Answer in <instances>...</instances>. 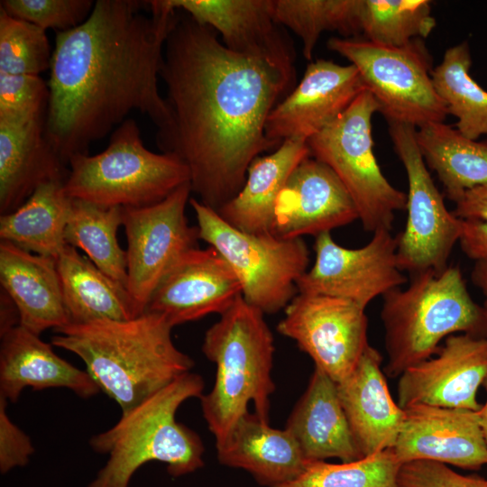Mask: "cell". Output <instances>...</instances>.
Returning <instances> with one entry per match:
<instances>
[{
	"label": "cell",
	"mask_w": 487,
	"mask_h": 487,
	"mask_svg": "<svg viewBox=\"0 0 487 487\" xmlns=\"http://www.w3.org/2000/svg\"><path fill=\"white\" fill-rule=\"evenodd\" d=\"M161 78L171 126L157 143L187 165L191 191L217 211L239 193L252 161L277 148L265 124L295 68L234 53L186 14L166 40Z\"/></svg>",
	"instance_id": "obj_1"
},
{
	"label": "cell",
	"mask_w": 487,
	"mask_h": 487,
	"mask_svg": "<svg viewBox=\"0 0 487 487\" xmlns=\"http://www.w3.org/2000/svg\"><path fill=\"white\" fill-rule=\"evenodd\" d=\"M97 0L87 19L57 32L52 51L45 133L68 164L77 153L112 133L133 111L158 127L156 140L171 126L158 78L166 40L178 21L162 0Z\"/></svg>",
	"instance_id": "obj_2"
},
{
	"label": "cell",
	"mask_w": 487,
	"mask_h": 487,
	"mask_svg": "<svg viewBox=\"0 0 487 487\" xmlns=\"http://www.w3.org/2000/svg\"><path fill=\"white\" fill-rule=\"evenodd\" d=\"M172 328L161 315L144 311L129 320L56 328L51 345L77 354L124 413L193 368L192 358L174 345Z\"/></svg>",
	"instance_id": "obj_3"
},
{
	"label": "cell",
	"mask_w": 487,
	"mask_h": 487,
	"mask_svg": "<svg viewBox=\"0 0 487 487\" xmlns=\"http://www.w3.org/2000/svg\"><path fill=\"white\" fill-rule=\"evenodd\" d=\"M203 389L199 374H182L122 413L111 428L93 436L91 448L108 455V459L87 487H129L134 473L149 462L166 464L168 473L174 477L201 468L202 440L176 420V413L187 400L200 398Z\"/></svg>",
	"instance_id": "obj_4"
},
{
	"label": "cell",
	"mask_w": 487,
	"mask_h": 487,
	"mask_svg": "<svg viewBox=\"0 0 487 487\" xmlns=\"http://www.w3.org/2000/svg\"><path fill=\"white\" fill-rule=\"evenodd\" d=\"M261 310L242 296L206 332L202 352L216 366L211 391L201 395L203 417L221 446L253 403L255 414L268 421L274 340Z\"/></svg>",
	"instance_id": "obj_5"
},
{
	"label": "cell",
	"mask_w": 487,
	"mask_h": 487,
	"mask_svg": "<svg viewBox=\"0 0 487 487\" xmlns=\"http://www.w3.org/2000/svg\"><path fill=\"white\" fill-rule=\"evenodd\" d=\"M382 298L384 372L391 378L433 356L451 335L487 336L483 308L472 299L457 267L411 275L406 288L393 289Z\"/></svg>",
	"instance_id": "obj_6"
},
{
	"label": "cell",
	"mask_w": 487,
	"mask_h": 487,
	"mask_svg": "<svg viewBox=\"0 0 487 487\" xmlns=\"http://www.w3.org/2000/svg\"><path fill=\"white\" fill-rule=\"evenodd\" d=\"M68 164L67 194L105 207L150 206L190 182L188 168L177 155L144 146L132 118L115 129L103 152L77 153Z\"/></svg>",
	"instance_id": "obj_7"
},
{
	"label": "cell",
	"mask_w": 487,
	"mask_h": 487,
	"mask_svg": "<svg viewBox=\"0 0 487 487\" xmlns=\"http://www.w3.org/2000/svg\"><path fill=\"white\" fill-rule=\"evenodd\" d=\"M199 240L216 249L237 277L244 299L263 314H274L298 294L308 270L309 250L302 238L250 234L230 225L216 211L190 198Z\"/></svg>",
	"instance_id": "obj_8"
},
{
	"label": "cell",
	"mask_w": 487,
	"mask_h": 487,
	"mask_svg": "<svg viewBox=\"0 0 487 487\" xmlns=\"http://www.w3.org/2000/svg\"><path fill=\"white\" fill-rule=\"evenodd\" d=\"M379 106L365 89L331 124L308 139L310 156L327 165L350 194L365 231L391 230L407 194L383 175L375 154L372 118Z\"/></svg>",
	"instance_id": "obj_9"
},
{
	"label": "cell",
	"mask_w": 487,
	"mask_h": 487,
	"mask_svg": "<svg viewBox=\"0 0 487 487\" xmlns=\"http://www.w3.org/2000/svg\"><path fill=\"white\" fill-rule=\"evenodd\" d=\"M327 48L357 69L388 123L406 124L418 129L443 123L448 115L435 89L432 60L422 39L392 47L360 37H332Z\"/></svg>",
	"instance_id": "obj_10"
},
{
	"label": "cell",
	"mask_w": 487,
	"mask_h": 487,
	"mask_svg": "<svg viewBox=\"0 0 487 487\" xmlns=\"http://www.w3.org/2000/svg\"><path fill=\"white\" fill-rule=\"evenodd\" d=\"M394 151L408 179L407 223L397 235V263L400 271L414 275L446 270L455 244L459 241L462 219L450 212L435 185L416 141L412 125L388 123Z\"/></svg>",
	"instance_id": "obj_11"
},
{
	"label": "cell",
	"mask_w": 487,
	"mask_h": 487,
	"mask_svg": "<svg viewBox=\"0 0 487 487\" xmlns=\"http://www.w3.org/2000/svg\"><path fill=\"white\" fill-rule=\"evenodd\" d=\"M191 193L190 183H187L158 203L123 209L127 239L126 289L138 315L145 311L166 273L185 253L198 247V227L191 226L186 216Z\"/></svg>",
	"instance_id": "obj_12"
},
{
	"label": "cell",
	"mask_w": 487,
	"mask_h": 487,
	"mask_svg": "<svg viewBox=\"0 0 487 487\" xmlns=\"http://www.w3.org/2000/svg\"><path fill=\"white\" fill-rule=\"evenodd\" d=\"M398 237L379 229L359 248L338 244L331 233L315 238V262L298 280V293L344 299L365 308L407 282L397 263Z\"/></svg>",
	"instance_id": "obj_13"
},
{
	"label": "cell",
	"mask_w": 487,
	"mask_h": 487,
	"mask_svg": "<svg viewBox=\"0 0 487 487\" xmlns=\"http://www.w3.org/2000/svg\"><path fill=\"white\" fill-rule=\"evenodd\" d=\"M364 310L347 299L298 293L285 308L277 331L294 340L316 368L339 382L369 345Z\"/></svg>",
	"instance_id": "obj_14"
},
{
	"label": "cell",
	"mask_w": 487,
	"mask_h": 487,
	"mask_svg": "<svg viewBox=\"0 0 487 487\" xmlns=\"http://www.w3.org/2000/svg\"><path fill=\"white\" fill-rule=\"evenodd\" d=\"M487 378V336L455 334L430 358L399 377L398 404L478 411L477 391Z\"/></svg>",
	"instance_id": "obj_15"
},
{
	"label": "cell",
	"mask_w": 487,
	"mask_h": 487,
	"mask_svg": "<svg viewBox=\"0 0 487 487\" xmlns=\"http://www.w3.org/2000/svg\"><path fill=\"white\" fill-rule=\"evenodd\" d=\"M366 89L357 69L333 60L310 62L299 84L270 113L267 139L278 147L284 140L308 141L335 121Z\"/></svg>",
	"instance_id": "obj_16"
},
{
	"label": "cell",
	"mask_w": 487,
	"mask_h": 487,
	"mask_svg": "<svg viewBox=\"0 0 487 487\" xmlns=\"http://www.w3.org/2000/svg\"><path fill=\"white\" fill-rule=\"evenodd\" d=\"M242 296L234 272L209 246L185 253L153 291L145 311L163 317L173 327L222 315Z\"/></svg>",
	"instance_id": "obj_17"
},
{
	"label": "cell",
	"mask_w": 487,
	"mask_h": 487,
	"mask_svg": "<svg viewBox=\"0 0 487 487\" xmlns=\"http://www.w3.org/2000/svg\"><path fill=\"white\" fill-rule=\"evenodd\" d=\"M478 411L409 406L404 409L403 424L391 450L400 464L428 460L479 470L487 464V444Z\"/></svg>",
	"instance_id": "obj_18"
},
{
	"label": "cell",
	"mask_w": 487,
	"mask_h": 487,
	"mask_svg": "<svg viewBox=\"0 0 487 487\" xmlns=\"http://www.w3.org/2000/svg\"><path fill=\"white\" fill-rule=\"evenodd\" d=\"M359 219L335 172L309 156L291 172L276 201L271 234L285 239L315 237Z\"/></svg>",
	"instance_id": "obj_19"
},
{
	"label": "cell",
	"mask_w": 487,
	"mask_h": 487,
	"mask_svg": "<svg viewBox=\"0 0 487 487\" xmlns=\"http://www.w3.org/2000/svg\"><path fill=\"white\" fill-rule=\"evenodd\" d=\"M221 35L231 51L294 67V50L273 17V0H162Z\"/></svg>",
	"instance_id": "obj_20"
},
{
	"label": "cell",
	"mask_w": 487,
	"mask_h": 487,
	"mask_svg": "<svg viewBox=\"0 0 487 487\" xmlns=\"http://www.w3.org/2000/svg\"><path fill=\"white\" fill-rule=\"evenodd\" d=\"M381 361L379 351L369 345L354 370L336 382L341 405L363 458L391 448L404 420V409L391 397Z\"/></svg>",
	"instance_id": "obj_21"
},
{
	"label": "cell",
	"mask_w": 487,
	"mask_h": 487,
	"mask_svg": "<svg viewBox=\"0 0 487 487\" xmlns=\"http://www.w3.org/2000/svg\"><path fill=\"white\" fill-rule=\"evenodd\" d=\"M45 114L0 120V214L20 207L41 185L69 170L45 133Z\"/></svg>",
	"instance_id": "obj_22"
},
{
	"label": "cell",
	"mask_w": 487,
	"mask_h": 487,
	"mask_svg": "<svg viewBox=\"0 0 487 487\" xmlns=\"http://www.w3.org/2000/svg\"><path fill=\"white\" fill-rule=\"evenodd\" d=\"M0 396L15 403L26 387L66 388L87 399L100 390L86 370L54 353L50 344L21 325L1 332Z\"/></svg>",
	"instance_id": "obj_23"
},
{
	"label": "cell",
	"mask_w": 487,
	"mask_h": 487,
	"mask_svg": "<svg viewBox=\"0 0 487 487\" xmlns=\"http://www.w3.org/2000/svg\"><path fill=\"white\" fill-rule=\"evenodd\" d=\"M0 283L23 327L40 335L69 324L56 259L1 241Z\"/></svg>",
	"instance_id": "obj_24"
},
{
	"label": "cell",
	"mask_w": 487,
	"mask_h": 487,
	"mask_svg": "<svg viewBox=\"0 0 487 487\" xmlns=\"http://www.w3.org/2000/svg\"><path fill=\"white\" fill-rule=\"evenodd\" d=\"M285 428L308 462L338 458L342 463H349L363 458L341 405L337 383L318 368H314Z\"/></svg>",
	"instance_id": "obj_25"
},
{
	"label": "cell",
	"mask_w": 487,
	"mask_h": 487,
	"mask_svg": "<svg viewBox=\"0 0 487 487\" xmlns=\"http://www.w3.org/2000/svg\"><path fill=\"white\" fill-rule=\"evenodd\" d=\"M216 450L222 464L247 471L266 487L295 480L308 463L286 428H273L250 412L235 423Z\"/></svg>",
	"instance_id": "obj_26"
},
{
	"label": "cell",
	"mask_w": 487,
	"mask_h": 487,
	"mask_svg": "<svg viewBox=\"0 0 487 487\" xmlns=\"http://www.w3.org/2000/svg\"><path fill=\"white\" fill-rule=\"evenodd\" d=\"M310 156L307 140H284L250 164L239 193L216 212L230 225L250 234H271L278 197L293 170Z\"/></svg>",
	"instance_id": "obj_27"
},
{
	"label": "cell",
	"mask_w": 487,
	"mask_h": 487,
	"mask_svg": "<svg viewBox=\"0 0 487 487\" xmlns=\"http://www.w3.org/2000/svg\"><path fill=\"white\" fill-rule=\"evenodd\" d=\"M69 324L129 320L137 316L127 289L67 244L57 259Z\"/></svg>",
	"instance_id": "obj_28"
},
{
	"label": "cell",
	"mask_w": 487,
	"mask_h": 487,
	"mask_svg": "<svg viewBox=\"0 0 487 487\" xmlns=\"http://www.w3.org/2000/svg\"><path fill=\"white\" fill-rule=\"evenodd\" d=\"M66 180L39 186L14 211L0 216V239L27 252L58 259L65 246V228L72 198Z\"/></svg>",
	"instance_id": "obj_29"
},
{
	"label": "cell",
	"mask_w": 487,
	"mask_h": 487,
	"mask_svg": "<svg viewBox=\"0 0 487 487\" xmlns=\"http://www.w3.org/2000/svg\"><path fill=\"white\" fill-rule=\"evenodd\" d=\"M416 141L450 200L456 203L467 190L487 186V140L469 139L443 122L418 128Z\"/></svg>",
	"instance_id": "obj_30"
},
{
	"label": "cell",
	"mask_w": 487,
	"mask_h": 487,
	"mask_svg": "<svg viewBox=\"0 0 487 487\" xmlns=\"http://www.w3.org/2000/svg\"><path fill=\"white\" fill-rule=\"evenodd\" d=\"M123 209L72 198L64 239L67 244L84 251L100 271L126 288V251L117 241Z\"/></svg>",
	"instance_id": "obj_31"
},
{
	"label": "cell",
	"mask_w": 487,
	"mask_h": 487,
	"mask_svg": "<svg viewBox=\"0 0 487 487\" xmlns=\"http://www.w3.org/2000/svg\"><path fill=\"white\" fill-rule=\"evenodd\" d=\"M467 41L447 49L442 62L432 70V81L448 114L457 118L456 129L465 137L477 140L487 134V90L474 81Z\"/></svg>",
	"instance_id": "obj_32"
},
{
	"label": "cell",
	"mask_w": 487,
	"mask_h": 487,
	"mask_svg": "<svg viewBox=\"0 0 487 487\" xmlns=\"http://www.w3.org/2000/svg\"><path fill=\"white\" fill-rule=\"evenodd\" d=\"M357 19L363 39L392 47L426 38L436 26L428 0H357Z\"/></svg>",
	"instance_id": "obj_33"
},
{
	"label": "cell",
	"mask_w": 487,
	"mask_h": 487,
	"mask_svg": "<svg viewBox=\"0 0 487 487\" xmlns=\"http://www.w3.org/2000/svg\"><path fill=\"white\" fill-rule=\"evenodd\" d=\"M272 10L275 22L301 39L308 60L325 31H336L344 38L360 35L357 0H273Z\"/></svg>",
	"instance_id": "obj_34"
},
{
	"label": "cell",
	"mask_w": 487,
	"mask_h": 487,
	"mask_svg": "<svg viewBox=\"0 0 487 487\" xmlns=\"http://www.w3.org/2000/svg\"><path fill=\"white\" fill-rule=\"evenodd\" d=\"M400 465L391 448L349 463L308 462L298 478L275 487H399Z\"/></svg>",
	"instance_id": "obj_35"
},
{
	"label": "cell",
	"mask_w": 487,
	"mask_h": 487,
	"mask_svg": "<svg viewBox=\"0 0 487 487\" xmlns=\"http://www.w3.org/2000/svg\"><path fill=\"white\" fill-rule=\"evenodd\" d=\"M51 57L46 31L0 7V72L40 76L50 70Z\"/></svg>",
	"instance_id": "obj_36"
},
{
	"label": "cell",
	"mask_w": 487,
	"mask_h": 487,
	"mask_svg": "<svg viewBox=\"0 0 487 487\" xmlns=\"http://www.w3.org/2000/svg\"><path fill=\"white\" fill-rule=\"evenodd\" d=\"M95 5L92 0H2L9 15L47 31L66 32L83 23Z\"/></svg>",
	"instance_id": "obj_37"
},
{
	"label": "cell",
	"mask_w": 487,
	"mask_h": 487,
	"mask_svg": "<svg viewBox=\"0 0 487 487\" xmlns=\"http://www.w3.org/2000/svg\"><path fill=\"white\" fill-rule=\"evenodd\" d=\"M48 100V84L40 76L0 72V120L46 113Z\"/></svg>",
	"instance_id": "obj_38"
},
{
	"label": "cell",
	"mask_w": 487,
	"mask_h": 487,
	"mask_svg": "<svg viewBox=\"0 0 487 487\" xmlns=\"http://www.w3.org/2000/svg\"><path fill=\"white\" fill-rule=\"evenodd\" d=\"M399 487H487V479L463 475L446 464L428 460L402 464L398 473Z\"/></svg>",
	"instance_id": "obj_39"
},
{
	"label": "cell",
	"mask_w": 487,
	"mask_h": 487,
	"mask_svg": "<svg viewBox=\"0 0 487 487\" xmlns=\"http://www.w3.org/2000/svg\"><path fill=\"white\" fill-rule=\"evenodd\" d=\"M7 400L0 396V471L6 473L26 465L34 453L31 438L6 413Z\"/></svg>",
	"instance_id": "obj_40"
},
{
	"label": "cell",
	"mask_w": 487,
	"mask_h": 487,
	"mask_svg": "<svg viewBox=\"0 0 487 487\" xmlns=\"http://www.w3.org/2000/svg\"><path fill=\"white\" fill-rule=\"evenodd\" d=\"M458 243L468 258L487 262V221L462 219Z\"/></svg>",
	"instance_id": "obj_41"
},
{
	"label": "cell",
	"mask_w": 487,
	"mask_h": 487,
	"mask_svg": "<svg viewBox=\"0 0 487 487\" xmlns=\"http://www.w3.org/2000/svg\"><path fill=\"white\" fill-rule=\"evenodd\" d=\"M453 213L463 220L487 221V186L467 190L455 203Z\"/></svg>",
	"instance_id": "obj_42"
},
{
	"label": "cell",
	"mask_w": 487,
	"mask_h": 487,
	"mask_svg": "<svg viewBox=\"0 0 487 487\" xmlns=\"http://www.w3.org/2000/svg\"><path fill=\"white\" fill-rule=\"evenodd\" d=\"M472 280L484 296L483 310L487 317V262H475L472 271Z\"/></svg>",
	"instance_id": "obj_43"
},
{
	"label": "cell",
	"mask_w": 487,
	"mask_h": 487,
	"mask_svg": "<svg viewBox=\"0 0 487 487\" xmlns=\"http://www.w3.org/2000/svg\"><path fill=\"white\" fill-rule=\"evenodd\" d=\"M482 385L484 386L485 390L487 391V378L484 381ZM478 412H479V417H480L481 427H482V433H483L484 439H485L486 444H487V400L483 405H482V408Z\"/></svg>",
	"instance_id": "obj_44"
}]
</instances>
